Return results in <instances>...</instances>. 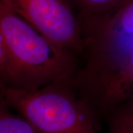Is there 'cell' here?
I'll return each instance as SVG.
<instances>
[{
    "label": "cell",
    "instance_id": "6da1fadb",
    "mask_svg": "<svg viewBox=\"0 0 133 133\" xmlns=\"http://www.w3.org/2000/svg\"><path fill=\"white\" fill-rule=\"evenodd\" d=\"M0 36L9 49L18 89L33 92L58 82H71L78 58L58 48L0 2Z\"/></svg>",
    "mask_w": 133,
    "mask_h": 133
},
{
    "label": "cell",
    "instance_id": "7a4b0ae2",
    "mask_svg": "<svg viewBox=\"0 0 133 133\" xmlns=\"http://www.w3.org/2000/svg\"><path fill=\"white\" fill-rule=\"evenodd\" d=\"M1 100L38 133H100L98 124L70 82H58L36 91L0 85Z\"/></svg>",
    "mask_w": 133,
    "mask_h": 133
},
{
    "label": "cell",
    "instance_id": "3957f363",
    "mask_svg": "<svg viewBox=\"0 0 133 133\" xmlns=\"http://www.w3.org/2000/svg\"><path fill=\"white\" fill-rule=\"evenodd\" d=\"M78 19L92 64L109 75L118 73L133 53V0L106 14Z\"/></svg>",
    "mask_w": 133,
    "mask_h": 133
},
{
    "label": "cell",
    "instance_id": "277c9868",
    "mask_svg": "<svg viewBox=\"0 0 133 133\" xmlns=\"http://www.w3.org/2000/svg\"><path fill=\"white\" fill-rule=\"evenodd\" d=\"M58 48L78 58L82 35L78 16L64 0H0Z\"/></svg>",
    "mask_w": 133,
    "mask_h": 133
},
{
    "label": "cell",
    "instance_id": "5b68a950",
    "mask_svg": "<svg viewBox=\"0 0 133 133\" xmlns=\"http://www.w3.org/2000/svg\"><path fill=\"white\" fill-rule=\"evenodd\" d=\"M107 133H133V95L105 115Z\"/></svg>",
    "mask_w": 133,
    "mask_h": 133
},
{
    "label": "cell",
    "instance_id": "8992f818",
    "mask_svg": "<svg viewBox=\"0 0 133 133\" xmlns=\"http://www.w3.org/2000/svg\"><path fill=\"white\" fill-rule=\"evenodd\" d=\"M77 16H99L118 8L126 0H64Z\"/></svg>",
    "mask_w": 133,
    "mask_h": 133
},
{
    "label": "cell",
    "instance_id": "52a82bcc",
    "mask_svg": "<svg viewBox=\"0 0 133 133\" xmlns=\"http://www.w3.org/2000/svg\"><path fill=\"white\" fill-rule=\"evenodd\" d=\"M0 133H38L20 115L14 114L2 100L0 101Z\"/></svg>",
    "mask_w": 133,
    "mask_h": 133
}]
</instances>
